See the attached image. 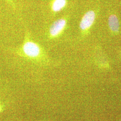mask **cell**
<instances>
[{"instance_id":"5","label":"cell","mask_w":121,"mask_h":121,"mask_svg":"<svg viewBox=\"0 0 121 121\" xmlns=\"http://www.w3.org/2000/svg\"><path fill=\"white\" fill-rule=\"evenodd\" d=\"M108 25L111 30L117 32L119 30V23L117 17L114 15H111L108 18Z\"/></svg>"},{"instance_id":"2","label":"cell","mask_w":121,"mask_h":121,"mask_svg":"<svg viewBox=\"0 0 121 121\" xmlns=\"http://www.w3.org/2000/svg\"><path fill=\"white\" fill-rule=\"evenodd\" d=\"M66 25V20L64 18H60L55 20L48 28L47 32L48 38L55 40L58 38L65 30Z\"/></svg>"},{"instance_id":"3","label":"cell","mask_w":121,"mask_h":121,"mask_svg":"<svg viewBox=\"0 0 121 121\" xmlns=\"http://www.w3.org/2000/svg\"><path fill=\"white\" fill-rule=\"evenodd\" d=\"M95 18V13L93 11L87 12L82 17L80 23V28L81 30H87L91 26Z\"/></svg>"},{"instance_id":"6","label":"cell","mask_w":121,"mask_h":121,"mask_svg":"<svg viewBox=\"0 0 121 121\" xmlns=\"http://www.w3.org/2000/svg\"><path fill=\"white\" fill-rule=\"evenodd\" d=\"M9 4H10L12 7L13 8H15V4L13 2V0H5Z\"/></svg>"},{"instance_id":"1","label":"cell","mask_w":121,"mask_h":121,"mask_svg":"<svg viewBox=\"0 0 121 121\" xmlns=\"http://www.w3.org/2000/svg\"><path fill=\"white\" fill-rule=\"evenodd\" d=\"M14 52L18 56L33 61H45L49 59L45 49L34 40L27 30H26L22 43Z\"/></svg>"},{"instance_id":"4","label":"cell","mask_w":121,"mask_h":121,"mask_svg":"<svg viewBox=\"0 0 121 121\" xmlns=\"http://www.w3.org/2000/svg\"><path fill=\"white\" fill-rule=\"evenodd\" d=\"M66 4V0H52L50 8L52 13L56 14L64 9Z\"/></svg>"}]
</instances>
